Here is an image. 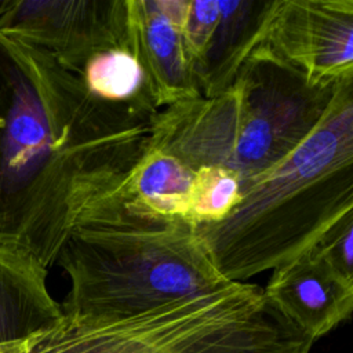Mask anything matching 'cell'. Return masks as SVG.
<instances>
[{
    "instance_id": "1",
    "label": "cell",
    "mask_w": 353,
    "mask_h": 353,
    "mask_svg": "<svg viewBox=\"0 0 353 353\" xmlns=\"http://www.w3.org/2000/svg\"><path fill=\"white\" fill-rule=\"evenodd\" d=\"M150 117L0 33V244L52 266L77 215L141 159Z\"/></svg>"
},
{
    "instance_id": "6",
    "label": "cell",
    "mask_w": 353,
    "mask_h": 353,
    "mask_svg": "<svg viewBox=\"0 0 353 353\" xmlns=\"http://www.w3.org/2000/svg\"><path fill=\"white\" fill-rule=\"evenodd\" d=\"M0 33L80 72L99 52L130 51L127 0H0Z\"/></svg>"
},
{
    "instance_id": "11",
    "label": "cell",
    "mask_w": 353,
    "mask_h": 353,
    "mask_svg": "<svg viewBox=\"0 0 353 353\" xmlns=\"http://www.w3.org/2000/svg\"><path fill=\"white\" fill-rule=\"evenodd\" d=\"M48 269L29 251L0 244V343L58 323L63 313L47 288Z\"/></svg>"
},
{
    "instance_id": "10",
    "label": "cell",
    "mask_w": 353,
    "mask_h": 353,
    "mask_svg": "<svg viewBox=\"0 0 353 353\" xmlns=\"http://www.w3.org/2000/svg\"><path fill=\"white\" fill-rule=\"evenodd\" d=\"M277 0H219V19L194 77L200 97L230 85L243 62L265 40Z\"/></svg>"
},
{
    "instance_id": "16",
    "label": "cell",
    "mask_w": 353,
    "mask_h": 353,
    "mask_svg": "<svg viewBox=\"0 0 353 353\" xmlns=\"http://www.w3.org/2000/svg\"><path fill=\"white\" fill-rule=\"evenodd\" d=\"M316 247L345 276L353 279V216L339 222Z\"/></svg>"
},
{
    "instance_id": "7",
    "label": "cell",
    "mask_w": 353,
    "mask_h": 353,
    "mask_svg": "<svg viewBox=\"0 0 353 353\" xmlns=\"http://www.w3.org/2000/svg\"><path fill=\"white\" fill-rule=\"evenodd\" d=\"M263 43L314 84L353 77V0H277Z\"/></svg>"
},
{
    "instance_id": "5",
    "label": "cell",
    "mask_w": 353,
    "mask_h": 353,
    "mask_svg": "<svg viewBox=\"0 0 353 353\" xmlns=\"http://www.w3.org/2000/svg\"><path fill=\"white\" fill-rule=\"evenodd\" d=\"M50 353H310L313 341L251 283L116 319L62 316L46 330Z\"/></svg>"
},
{
    "instance_id": "13",
    "label": "cell",
    "mask_w": 353,
    "mask_h": 353,
    "mask_svg": "<svg viewBox=\"0 0 353 353\" xmlns=\"http://www.w3.org/2000/svg\"><path fill=\"white\" fill-rule=\"evenodd\" d=\"M80 76L87 91L101 101L157 112L138 59L127 50H109L90 58Z\"/></svg>"
},
{
    "instance_id": "14",
    "label": "cell",
    "mask_w": 353,
    "mask_h": 353,
    "mask_svg": "<svg viewBox=\"0 0 353 353\" xmlns=\"http://www.w3.org/2000/svg\"><path fill=\"white\" fill-rule=\"evenodd\" d=\"M241 179L232 171L203 167L194 171L190 192V222L197 225L222 221L239 203Z\"/></svg>"
},
{
    "instance_id": "9",
    "label": "cell",
    "mask_w": 353,
    "mask_h": 353,
    "mask_svg": "<svg viewBox=\"0 0 353 353\" xmlns=\"http://www.w3.org/2000/svg\"><path fill=\"white\" fill-rule=\"evenodd\" d=\"M262 291L268 302L313 342L347 320L353 310V279L317 247L273 269Z\"/></svg>"
},
{
    "instance_id": "15",
    "label": "cell",
    "mask_w": 353,
    "mask_h": 353,
    "mask_svg": "<svg viewBox=\"0 0 353 353\" xmlns=\"http://www.w3.org/2000/svg\"><path fill=\"white\" fill-rule=\"evenodd\" d=\"M219 14V0H190L189 3L183 23V41L193 74L214 33Z\"/></svg>"
},
{
    "instance_id": "3",
    "label": "cell",
    "mask_w": 353,
    "mask_h": 353,
    "mask_svg": "<svg viewBox=\"0 0 353 353\" xmlns=\"http://www.w3.org/2000/svg\"><path fill=\"white\" fill-rule=\"evenodd\" d=\"M124 181L77 215L57 256L70 280L65 316H134L229 283L193 223L145 210Z\"/></svg>"
},
{
    "instance_id": "12",
    "label": "cell",
    "mask_w": 353,
    "mask_h": 353,
    "mask_svg": "<svg viewBox=\"0 0 353 353\" xmlns=\"http://www.w3.org/2000/svg\"><path fill=\"white\" fill-rule=\"evenodd\" d=\"M193 178L194 171L175 156L145 148L124 183L128 194L145 210L190 222Z\"/></svg>"
},
{
    "instance_id": "8",
    "label": "cell",
    "mask_w": 353,
    "mask_h": 353,
    "mask_svg": "<svg viewBox=\"0 0 353 353\" xmlns=\"http://www.w3.org/2000/svg\"><path fill=\"white\" fill-rule=\"evenodd\" d=\"M190 0H127L130 52L157 110L200 97L183 41Z\"/></svg>"
},
{
    "instance_id": "4",
    "label": "cell",
    "mask_w": 353,
    "mask_h": 353,
    "mask_svg": "<svg viewBox=\"0 0 353 353\" xmlns=\"http://www.w3.org/2000/svg\"><path fill=\"white\" fill-rule=\"evenodd\" d=\"M341 81L314 84L261 43L219 94L157 110L146 148L172 154L193 171L229 170L243 183L274 167L312 134Z\"/></svg>"
},
{
    "instance_id": "2",
    "label": "cell",
    "mask_w": 353,
    "mask_h": 353,
    "mask_svg": "<svg viewBox=\"0 0 353 353\" xmlns=\"http://www.w3.org/2000/svg\"><path fill=\"white\" fill-rule=\"evenodd\" d=\"M353 216V77L342 80L319 125L287 157L241 183L239 203L196 232L229 283H247L316 247Z\"/></svg>"
}]
</instances>
